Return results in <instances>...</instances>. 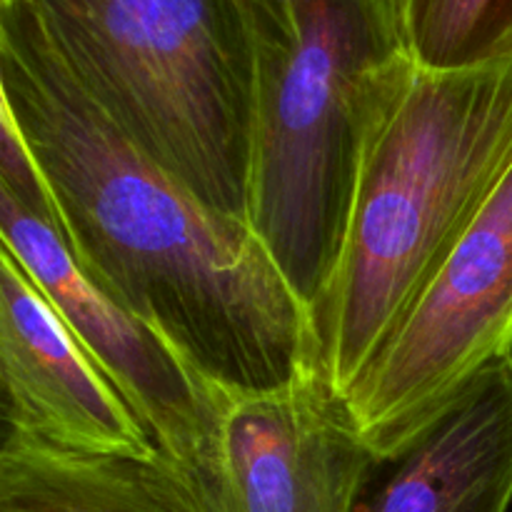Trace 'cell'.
I'll use <instances>...</instances> for the list:
<instances>
[{
  "label": "cell",
  "mask_w": 512,
  "mask_h": 512,
  "mask_svg": "<svg viewBox=\"0 0 512 512\" xmlns=\"http://www.w3.org/2000/svg\"><path fill=\"white\" fill-rule=\"evenodd\" d=\"M512 355V168L348 403L378 460L398 453L465 388Z\"/></svg>",
  "instance_id": "5"
},
{
  "label": "cell",
  "mask_w": 512,
  "mask_h": 512,
  "mask_svg": "<svg viewBox=\"0 0 512 512\" xmlns=\"http://www.w3.org/2000/svg\"><path fill=\"white\" fill-rule=\"evenodd\" d=\"M0 28L50 55L200 203L248 218L253 40L245 0H0Z\"/></svg>",
  "instance_id": "4"
},
{
  "label": "cell",
  "mask_w": 512,
  "mask_h": 512,
  "mask_svg": "<svg viewBox=\"0 0 512 512\" xmlns=\"http://www.w3.org/2000/svg\"><path fill=\"white\" fill-rule=\"evenodd\" d=\"M0 512H195L160 448L150 455H93L5 433Z\"/></svg>",
  "instance_id": "10"
},
{
  "label": "cell",
  "mask_w": 512,
  "mask_h": 512,
  "mask_svg": "<svg viewBox=\"0 0 512 512\" xmlns=\"http://www.w3.org/2000/svg\"><path fill=\"white\" fill-rule=\"evenodd\" d=\"M0 103L85 273L220 393L320 365L313 315L245 220L200 203L35 43L0 28Z\"/></svg>",
  "instance_id": "1"
},
{
  "label": "cell",
  "mask_w": 512,
  "mask_h": 512,
  "mask_svg": "<svg viewBox=\"0 0 512 512\" xmlns=\"http://www.w3.org/2000/svg\"><path fill=\"white\" fill-rule=\"evenodd\" d=\"M253 40L248 225L305 308L343 253L370 138L415 63L398 0H245Z\"/></svg>",
  "instance_id": "2"
},
{
  "label": "cell",
  "mask_w": 512,
  "mask_h": 512,
  "mask_svg": "<svg viewBox=\"0 0 512 512\" xmlns=\"http://www.w3.org/2000/svg\"><path fill=\"white\" fill-rule=\"evenodd\" d=\"M0 245L38 283L83 348L98 360L160 453L185 465L213 425L215 390L178 353L75 260L53 198L23 200L0 190Z\"/></svg>",
  "instance_id": "7"
},
{
  "label": "cell",
  "mask_w": 512,
  "mask_h": 512,
  "mask_svg": "<svg viewBox=\"0 0 512 512\" xmlns=\"http://www.w3.org/2000/svg\"><path fill=\"white\" fill-rule=\"evenodd\" d=\"M512 355L498 360L408 445L375 460L353 512H508Z\"/></svg>",
  "instance_id": "9"
},
{
  "label": "cell",
  "mask_w": 512,
  "mask_h": 512,
  "mask_svg": "<svg viewBox=\"0 0 512 512\" xmlns=\"http://www.w3.org/2000/svg\"><path fill=\"white\" fill-rule=\"evenodd\" d=\"M415 65L460 70L512 58V0H398Z\"/></svg>",
  "instance_id": "11"
},
{
  "label": "cell",
  "mask_w": 512,
  "mask_h": 512,
  "mask_svg": "<svg viewBox=\"0 0 512 512\" xmlns=\"http://www.w3.org/2000/svg\"><path fill=\"white\" fill-rule=\"evenodd\" d=\"M375 460L348 395L313 368L283 388L215 390L203 448L173 468L195 512H353Z\"/></svg>",
  "instance_id": "6"
},
{
  "label": "cell",
  "mask_w": 512,
  "mask_h": 512,
  "mask_svg": "<svg viewBox=\"0 0 512 512\" xmlns=\"http://www.w3.org/2000/svg\"><path fill=\"white\" fill-rule=\"evenodd\" d=\"M512 168V58L415 65L370 138L343 253L313 310L320 365L348 395Z\"/></svg>",
  "instance_id": "3"
},
{
  "label": "cell",
  "mask_w": 512,
  "mask_h": 512,
  "mask_svg": "<svg viewBox=\"0 0 512 512\" xmlns=\"http://www.w3.org/2000/svg\"><path fill=\"white\" fill-rule=\"evenodd\" d=\"M0 385L5 433L93 455L158 450L28 270L0 248Z\"/></svg>",
  "instance_id": "8"
}]
</instances>
